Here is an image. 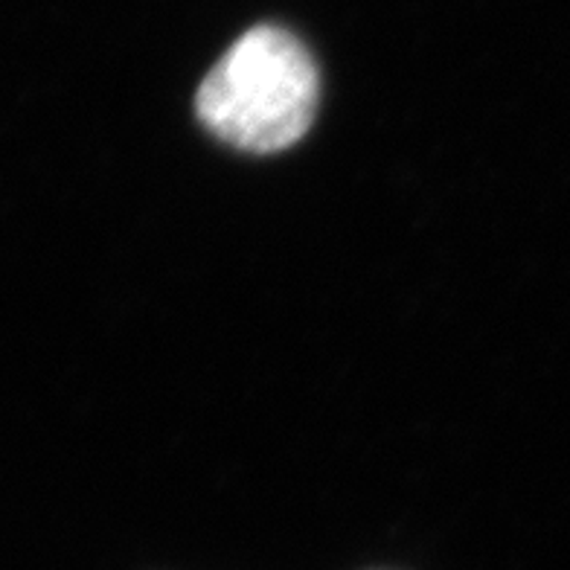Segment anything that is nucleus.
I'll list each match as a JSON object with an SVG mask.
<instances>
[{
	"label": "nucleus",
	"mask_w": 570,
	"mask_h": 570,
	"mask_svg": "<svg viewBox=\"0 0 570 570\" xmlns=\"http://www.w3.org/2000/svg\"><path fill=\"white\" fill-rule=\"evenodd\" d=\"M321 76L301 38L254 27L216 61L196 94L198 120L245 151H279L315 120Z\"/></svg>",
	"instance_id": "1"
}]
</instances>
